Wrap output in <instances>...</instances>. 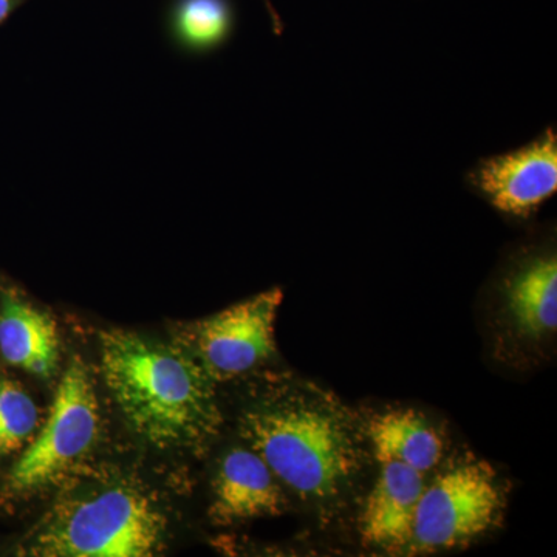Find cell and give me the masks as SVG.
Wrapping results in <instances>:
<instances>
[{"instance_id": "obj_1", "label": "cell", "mask_w": 557, "mask_h": 557, "mask_svg": "<svg viewBox=\"0 0 557 557\" xmlns=\"http://www.w3.org/2000/svg\"><path fill=\"white\" fill-rule=\"evenodd\" d=\"M240 432L282 486L324 519L354 494L364 465V426L333 392L284 380L242 413Z\"/></svg>"}, {"instance_id": "obj_2", "label": "cell", "mask_w": 557, "mask_h": 557, "mask_svg": "<svg viewBox=\"0 0 557 557\" xmlns=\"http://www.w3.org/2000/svg\"><path fill=\"white\" fill-rule=\"evenodd\" d=\"M101 364L127 423L152 445H200L218 434L214 380L194 355L115 330L101 335Z\"/></svg>"}, {"instance_id": "obj_3", "label": "cell", "mask_w": 557, "mask_h": 557, "mask_svg": "<svg viewBox=\"0 0 557 557\" xmlns=\"http://www.w3.org/2000/svg\"><path fill=\"white\" fill-rule=\"evenodd\" d=\"M166 519L145 494L116 486L54 508L33 537L30 555L145 557L163 542Z\"/></svg>"}, {"instance_id": "obj_4", "label": "cell", "mask_w": 557, "mask_h": 557, "mask_svg": "<svg viewBox=\"0 0 557 557\" xmlns=\"http://www.w3.org/2000/svg\"><path fill=\"white\" fill-rule=\"evenodd\" d=\"M505 505L507 491L485 460L461 454L442 461L418 500L406 553L465 547L500 523Z\"/></svg>"}, {"instance_id": "obj_5", "label": "cell", "mask_w": 557, "mask_h": 557, "mask_svg": "<svg viewBox=\"0 0 557 557\" xmlns=\"http://www.w3.org/2000/svg\"><path fill=\"white\" fill-rule=\"evenodd\" d=\"M100 426L94 383L81 359L62 376L49 417L9 475L13 494H28L57 483L95 445Z\"/></svg>"}, {"instance_id": "obj_6", "label": "cell", "mask_w": 557, "mask_h": 557, "mask_svg": "<svg viewBox=\"0 0 557 557\" xmlns=\"http://www.w3.org/2000/svg\"><path fill=\"white\" fill-rule=\"evenodd\" d=\"M281 304V289H270L190 329L194 357L212 380L236 379L273 357L274 325Z\"/></svg>"}, {"instance_id": "obj_7", "label": "cell", "mask_w": 557, "mask_h": 557, "mask_svg": "<svg viewBox=\"0 0 557 557\" xmlns=\"http://www.w3.org/2000/svg\"><path fill=\"white\" fill-rule=\"evenodd\" d=\"M471 182L498 211L530 218L557 189L555 129L523 148L482 161L472 172Z\"/></svg>"}, {"instance_id": "obj_8", "label": "cell", "mask_w": 557, "mask_h": 557, "mask_svg": "<svg viewBox=\"0 0 557 557\" xmlns=\"http://www.w3.org/2000/svg\"><path fill=\"white\" fill-rule=\"evenodd\" d=\"M370 453L380 471L359 515V534L369 547L406 553L413 512L434 471L392 450Z\"/></svg>"}, {"instance_id": "obj_9", "label": "cell", "mask_w": 557, "mask_h": 557, "mask_svg": "<svg viewBox=\"0 0 557 557\" xmlns=\"http://www.w3.org/2000/svg\"><path fill=\"white\" fill-rule=\"evenodd\" d=\"M284 486L255 449H231L220 461L209 516L220 525L278 516L287 509Z\"/></svg>"}, {"instance_id": "obj_10", "label": "cell", "mask_w": 557, "mask_h": 557, "mask_svg": "<svg viewBox=\"0 0 557 557\" xmlns=\"http://www.w3.org/2000/svg\"><path fill=\"white\" fill-rule=\"evenodd\" d=\"M0 355L14 368L50 379L60 362V336L46 311L0 285Z\"/></svg>"}, {"instance_id": "obj_11", "label": "cell", "mask_w": 557, "mask_h": 557, "mask_svg": "<svg viewBox=\"0 0 557 557\" xmlns=\"http://www.w3.org/2000/svg\"><path fill=\"white\" fill-rule=\"evenodd\" d=\"M505 306L520 335L542 339L557 327V259L555 252L533 256L509 274Z\"/></svg>"}, {"instance_id": "obj_12", "label": "cell", "mask_w": 557, "mask_h": 557, "mask_svg": "<svg viewBox=\"0 0 557 557\" xmlns=\"http://www.w3.org/2000/svg\"><path fill=\"white\" fill-rule=\"evenodd\" d=\"M230 0H177L171 13V28L180 46L193 51L215 49L233 32Z\"/></svg>"}, {"instance_id": "obj_13", "label": "cell", "mask_w": 557, "mask_h": 557, "mask_svg": "<svg viewBox=\"0 0 557 557\" xmlns=\"http://www.w3.org/2000/svg\"><path fill=\"white\" fill-rule=\"evenodd\" d=\"M39 426V409L16 381L0 379V460L27 448Z\"/></svg>"}, {"instance_id": "obj_14", "label": "cell", "mask_w": 557, "mask_h": 557, "mask_svg": "<svg viewBox=\"0 0 557 557\" xmlns=\"http://www.w3.org/2000/svg\"><path fill=\"white\" fill-rule=\"evenodd\" d=\"M27 2H30V0H0V24L9 21L11 14L16 13Z\"/></svg>"}, {"instance_id": "obj_15", "label": "cell", "mask_w": 557, "mask_h": 557, "mask_svg": "<svg viewBox=\"0 0 557 557\" xmlns=\"http://www.w3.org/2000/svg\"><path fill=\"white\" fill-rule=\"evenodd\" d=\"M263 5H265L267 13H269L271 25H273V30L276 33V35H281L282 28H284V24H282L281 16H278V13L276 9H274L273 3H271V0H262Z\"/></svg>"}]
</instances>
